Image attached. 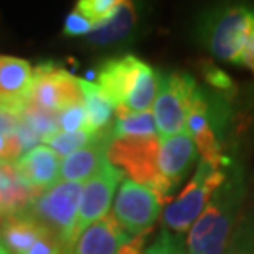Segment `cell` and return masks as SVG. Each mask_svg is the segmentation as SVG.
Listing matches in <instances>:
<instances>
[{
	"label": "cell",
	"mask_w": 254,
	"mask_h": 254,
	"mask_svg": "<svg viewBox=\"0 0 254 254\" xmlns=\"http://www.w3.org/2000/svg\"><path fill=\"white\" fill-rule=\"evenodd\" d=\"M33 68L28 62L0 55V104L22 108L30 98Z\"/></svg>",
	"instance_id": "obj_15"
},
{
	"label": "cell",
	"mask_w": 254,
	"mask_h": 254,
	"mask_svg": "<svg viewBox=\"0 0 254 254\" xmlns=\"http://www.w3.org/2000/svg\"><path fill=\"white\" fill-rule=\"evenodd\" d=\"M132 240L113 215H106L79 233L71 254H119Z\"/></svg>",
	"instance_id": "obj_12"
},
{
	"label": "cell",
	"mask_w": 254,
	"mask_h": 254,
	"mask_svg": "<svg viewBox=\"0 0 254 254\" xmlns=\"http://www.w3.org/2000/svg\"><path fill=\"white\" fill-rule=\"evenodd\" d=\"M20 152H22V145H20L17 134L13 137L0 135V160L10 162L12 159H18Z\"/></svg>",
	"instance_id": "obj_29"
},
{
	"label": "cell",
	"mask_w": 254,
	"mask_h": 254,
	"mask_svg": "<svg viewBox=\"0 0 254 254\" xmlns=\"http://www.w3.org/2000/svg\"><path fill=\"white\" fill-rule=\"evenodd\" d=\"M241 64H245L246 68H250L254 73V22L250 30V35H248V42L241 57Z\"/></svg>",
	"instance_id": "obj_30"
},
{
	"label": "cell",
	"mask_w": 254,
	"mask_h": 254,
	"mask_svg": "<svg viewBox=\"0 0 254 254\" xmlns=\"http://www.w3.org/2000/svg\"><path fill=\"white\" fill-rule=\"evenodd\" d=\"M145 68L147 63L132 55L108 60L101 64L94 84L116 111L126 104L137 79Z\"/></svg>",
	"instance_id": "obj_11"
},
{
	"label": "cell",
	"mask_w": 254,
	"mask_h": 254,
	"mask_svg": "<svg viewBox=\"0 0 254 254\" xmlns=\"http://www.w3.org/2000/svg\"><path fill=\"white\" fill-rule=\"evenodd\" d=\"M50 230L28 213L8 216L0 225V243L10 254H27Z\"/></svg>",
	"instance_id": "obj_16"
},
{
	"label": "cell",
	"mask_w": 254,
	"mask_h": 254,
	"mask_svg": "<svg viewBox=\"0 0 254 254\" xmlns=\"http://www.w3.org/2000/svg\"><path fill=\"white\" fill-rule=\"evenodd\" d=\"M137 22H139L137 7L132 2L121 0L119 8L114 13V17L106 23L96 27L86 37V40L93 47H111V45L121 43L129 38L134 32Z\"/></svg>",
	"instance_id": "obj_17"
},
{
	"label": "cell",
	"mask_w": 254,
	"mask_h": 254,
	"mask_svg": "<svg viewBox=\"0 0 254 254\" xmlns=\"http://www.w3.org/2000/svg\"><path fill=\"white\" fill-rule=\"evenodd\" d=\"M245 198V180L240 167H228L225 182L189 230L185 250L189 254H226L240 223V208Z\"/></svg>",
	"instance_id": "obj_1"
},
{
	"label": "cell",
	"mask_w": 254,
	"mask_h": 254,
	"mask_svg": "<svg viewBox=\"0 0 254 254\" xmlns=\"http://www.w3.org/2000/svg\"><path fill=\"white\" fill-rule=\"evenodd\" d=\"M162 200L149 187L124 180L114 201L113 216L132 238L149 233L162 210Z\"/></svg>",
	"instance_id": "obj_8"
},
{
	"label": "cell",
	"mask_w": 254,
	"mask_h": 254,
	"mask_svg": "<svg viewBox=\"0 0 254 254\" xmlns=\"http://www.w3.org/2000/svg\"><path fill=\"white\" fill-rule=\"evenodd\" d=\"M15 170L30 187L40 191L48 190L60 177V157L47 145H35L20 155L15 162Z\"/></svg>",
	"instance_id": "obj_14"
},
{
	"label": "cell",
	"mask_w": 254,
	"mask_h": 254,
	"mask_svg": "<svg viewBox=\"0 0 254 254\" xmlns=\"http://www.w3.org/2000/svg\"><path fill=\"white\" fill-rule=\"evenodd\" d=\"M83 184L58 182L42 191L28 208V215L47 226L69 253L76 243V221H78L79 200Z\"/></svg>",
	"instance_id": "obj_4"
},
{
	"label": "cell",
	"mask_w": 254,
	"mask_h": 254,
	"mask_svg": "<svg viewBox=\"0 0 254 254\" xmlns=\"http://www.w3.org/2000/svg\"><path fill=\"white\" fill-rule=\"evenodd\" d=\"M94 30V25L88 22L83 15H81L78 10H73V12L68 13V17L64 18V27L63 32L66 37H88V35Z\"/></svg>",
	"instance_id": "obj_26"
},
{
	"label": "cell",
	"mask_w": 254,
	"mask_h": 254,
	"mask_svg": "<svg viewBox=\"0 0 254 254\" xmlns=\"http://www.w3.org/2000/svg\"><path fill=\"white\" fill-rule=\"evenodd\" d=\"M159 135L134 137V139H116L108 145V160L116 169L126 172L132 182L149 189L160 198L165 205L162 179L159 172Z\"/></svg>",
	"instance_id": "obj_5"
},
{
	"label": "cell",
	"mask_w": 254,
	"mask_h": 254,
	"mask_svg": "<svg viewBox=\"0 0 254 254\" xmlns=\"http://www.w3.org/2000/svg\"><path fill=\"white\" fill-rule=\"evenodd\" d=\"M20 109L13 106L0 104V135L13 137L20 127Z\"/></svg>",
	"instance_id": "obj_27"
},
{
	"label": "cell",
	"mask_w": 254,
	"mask_h": 254,
	"mask_svg": "<svg viewBox=\"0 0 254 254\" xmlns=\"http://www.w3.org/2000/svg\"><path fill=\"white\" fill-rule=\"evenodd\" d=\"M119 3L121 0H81L76 5V10L96 28L114 17Z\"/></svg>",
	"instance_id": "obj_22"
},
{
	"label": "cell",
	"mask_w": 254,
	"mask_h": 254,
	"mask_svg": "<svg viewBox=\"0 0 254 254\" xmlns=\"http://www.w3.org/2000/svg\"><path fill=\"white\" fill-rule=\"evenodd\" d=\"M198 88L195 78L189 73L174 71L160 74V86L154 103V121L160 140L185 132V119L190 99Z\"/></svg>",
	"instance_id": "obj_6"
},
{
	"label": "cell",
	"mask_w": 254,
	"mask_h": 254,
	"mask_svg": "<svg viewBox=\"0 0 254 254\" xmlns=\"http://www.w3.org/2000/svg\"><path fill=\"white\" fill-rule=\"evenodd\" d=\"M0 169H2V160H0Z\"/></svg>",
	"instance_id": "obj_32"
},
{
	"label": "cell",
	"mask_w": 254,
	"mask_h": 254,
	"mask_svg": "<svg viewBox=\"0 0 254 254\" xmlns=\"http://www.w3.org/2000/svg\"><path fill=\"white\" fill-rule=\"evenodd\" d=\"M198 159V150L189 132H182L165 140H160L159 172L162 191L167 203H170L172 191L182 184L187 172Z\"/></svg>",
	"instance_id": "obj_10"
},
{
	"label": "cell",
	"mask_w": 254,
	"mask_h": 254,
	"mask_svg": "<svg viewBox=\"0 0 254 254\" xmlns=\"http://www.w3.org/2000/svg\"><path fill=\"white\" fill-rule=\"evenodd\" d=\"M145 254H189L185 250V243L182 241V236L172 235L170 231L162 230L160 236L157 238Z\"/></svg>",
	"instance_id": "obj_24"
},
{
	"label": "cell",
	"mask_w": 254,
	"mask_h": 254,
	"mask_svg": "<svg viewBox=\"0 0 254 254\" xmlns=\"http://www.w3.org/2000/svg\"><path fill=\"white\" fill-rule=\"evenodd\" d=\"M157 135L155 121L150 113H129L123 108L116 109V119L109 126V139H134V137Z\"/></svg>",
	"instance_id": "obj_19"
},
{
	"label": "cell",
	"mask_w": 254,
	"mask_h": 254,
	"mask_svg": "<svg viewBox=\"0 0 254 254\" xmlns=\"http://www.w3.org/2000/svg\"><path fill=\"white\" fill-rule=\"evenodd\" d=\"M253 22L254 8L246 5L216 8L201 20V42L215 58L226 63L241 64V57Z\"/></svg>",
	"instance_id": "obj_2"
},
{
	"label": "cell",
	"mask_w": 254,
	"mask_h": 254,
	"mask_svg": "<svg viewBox=\"0 0 254 254\" xmlns=\"http://www.w3.org/2000/svg\"><path fill=\"white\" fill-rule=\"evenodd\" d=\"M228 167L220 169L201 160L184 191L175 200H170L164 210V230L177 236L185 235L203 213L215 190L225 182Z\"/></svg>",
	"instance_id": "obj_3"
},
{
	"label": "cell",
	"mask_w": 254,
	"mask_h": 254,
	"mask_svg": "<svg viewBox=\"0 0 254 254\" xmlns=\"http://www.w3.org/2000/svg\"><path fill=\"white\" fill-rule=\"evenodd\" d=\"M94 139V135L88 134L86 130H76V132H63V130H58L57 134L50 135L47 140V144L50 145L55 154L58 157L63 155V157H68L71 155L73 152L83 149L88 144H91Z\"/></svg>",
	"instance_id": "obj_21"
},
{
	"label": "cell",
	"mask_w": 254,
	"mask_h": 254,
	"mask_svg": "<svg viewBox=\"0 0 254 254\" xmlns=\"http://www.w3.org/2000/svg\"><path fill=\"white\" fill-rule=\"evenodd\" d=\"M58 127L63 132H76L84 130L86 127V111L84 104L73 106L60 113L58 116Z\"/></svg>",
	"instance_id": "obj_25"
},
{
	"label": "cell",
	"mask_w": 254,
	"mask_h": 254,
	"mask_svg": "<svg viewBox=\"0 0 254 254\" xmlns=\"http://www.w3.org/2000/svg\"><path fill=\"white\" fill-rule=\"evenodd\" d=\"M160 86V74L152 69V66L147 64V68L142 71L137 83L132 89L130 96L127 98L123 109L129 113H149L154 108L157 93Z\"/></svg>",
	"instance_id": "obj_20"
},
{
	"label": "cell",
	"mask_w": 254,
	"mask_h": 254,
	"mask_svg": "<svg viewBox=\"0 0 254 254\" xmlns=\"http://www.w3.org/2000/svg\"><path fill=\"white\" fill-rule=\"evenodd\" d=\"M109 127L94 135L91 144L83 149L73 152L64 157L60 165V179L63 182H73V184H83L84 180L91 179L101 165L108 160V145H109Z\"/></svg>",
	"instance_id": "obj_13"
},
{
	"label": "cell",
	"mask_w": 254,
	"mask_h": 254,
	"mask_svg": "<svg viewBox=\"0 0 254 254\" xmlns=\"http://www.w3.org/2000/svg\"><path fill=\"white\" fill-rule=\"evenodd\" d=\"M0 254H10L7 250H5V248L2 246V243H0Z\"/></svg>",
	"instance_id": "obj_31"
},
{
	"label": "cell",
	"mask_w": 254,
	"mask_h": 254,
	"mask_svg": "<svg viewBox=\"0 0 254 254\" xmlns=\"http://www.w3.org/2000/svg\"><path fill=\"white\" fill-rule=\"evenodd\" d=\"M81 91L84 98V111H86V127L84 130L91 135H96L111 126L114 108L111 103L99 93L98 86L81 79Z\"/></svg>",
	"instance_id": "obj_18"
},
{
	"label": "cell",
	"mask_w": 254,
	"mask_h": 254,
	"mask_svg": "<svg viewBox=\"0 0 254 254\" xmlns=\"http://www.w3.org/2000/svg\"><path fill=\"white\" fill-rule=\"evenodd\" d=\"M124 174L106 160L101 169L83 185L79 200L78 221H76V236L93 223L109 215V206L113 203L114 191L123 182Z\"/></svg>",
	"instance_id": "obj_9"
},
{
	"label": "cell",
	"mask_w": 254,
	"mask_h": 254,
	"mask_svg": "<svg viewBox=\"0 0 254 254\" xmlns=\"http://www.w3.org/2000/svg\"><path fill=\"white\" fill-rule=\"evenodd\" d=\"M201 68H203V76H205V79L208 81V84L213 86V88H218L221 91H228L233 88V81L230 76H228L223 69L216 68L213 63H210V62L203 63Z\"/></svg>",
	"instance_id": "obj_28"
},
{
	"label": "cell",
	"mask_w": 254,
	"mask_h": 254,
	"mask_svg": "<svg viewBox=\"0 0 254 254\" xmlns=\"http://www.w3.org/2000/svg\"><path fill=\"white\" fill-rule=\"evenodd\" d=\"M226 254H254V220L243 218L238 223Z\"/></svg>",
	"instance_id": "obj_23"
},
{
	"label": "cell",
	"mask_w": 254,
	"mask_h": 254,
	"mask_svg": "<svg viewBox=\"0 0 254 254\" xmlns=\"http://www.w3.org/2000/svg\"><path fill=\"white\" fill-rule=\"evenodd\" d=\"M35 106L50 113L84 104L81 79L53 63H42L33 69L30 98Z\"/></svg>",
	"instance_id": "obj_7"
}]
</instances>
